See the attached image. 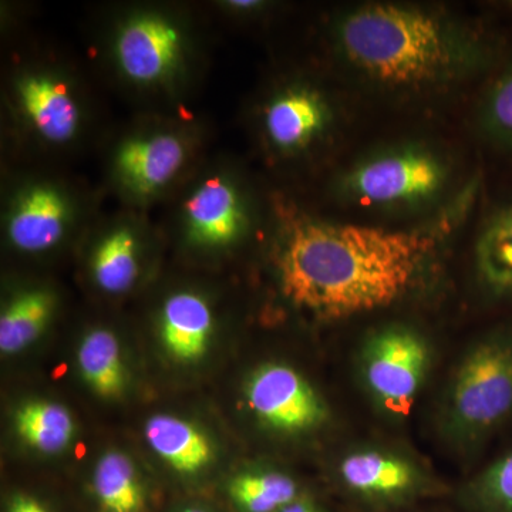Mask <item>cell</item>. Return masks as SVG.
Here are the masks:
<instances>
[{
    "label": "cell",
    "instance_id": "4316f807",
    "mask_svg": "<svg viewBox=\"0 0 512 512\" xmlns=\"http://www.w3.org/2000/svg\"><path fill=\"white\" fill-rule=\"evenodd\" d=\"M232 5L235 6V8H241V9H252V8H258L259 2H232Z\"/></svg>",
    "mask_w": 512,
    "mask_h": 512
},
{
    "label": "cell",
    "instance_id": "44dd1931",
    "mask_svg": "<svg viewBox=\"0 0 512 512\" xmlns=\"http://www.w3.org/2000/svg\"><path fill=\"white\" fill-rule=\"evenodd\" d=\"M229 497L239 512H279L299 498L298 483L278 470H252L232 478Z\"/></svg>",
    "mask_w": 512,
    "mask_h": 512
},
{
    "label": "cell",
    "instance_id": "ffe728a7",
    "mask_svg": "<svg viewBox=\"0 0 512 512\" xmlns=\"http://www.w3.org/2000/svg\"><path fill=\"white\" fill-rule=\"evenodd\" d=\"M55 299L49 292L29 291L16 296L0 318V350L5 355L22 352L46 329Z\"/></svg>",
    "mask_w": 512,
    "mask_h": 512
},
{
    "label": "cell",
    "instance_id": "7c38bea8",
    "mask_svg": "<svg viewBox=\"0 0 512 512\" xmlns=\"http://www.w3.org/2000/svg\"><path fill=\"white\" fill-rule=\"evenodd\" d=\"M214 318L207 301L195 293H175L161 312V340L175 362L194 363L210 346Z\"/></svg>",
    "mask_w": 512,
    "mask_h": 512
},
{
    "label": "cell",
    "instance_id": "d6986e66",
    "mask_svg": "<svg viewBox=\"0 0 512 512\" xmlns=\"http://www.w3.org/2000/svg\"><path fill=\"white\" fill-rule=\"evenodd\" d=\"M15 429L20 439L39 453L55 454L70 446L76 424L62 404L33 400L19 407Z\"/></svg>",
    "mask_w": 512,
    "mask_h": 512
},
{
    "label": "cell",
    "instance_id": "f1b7e54d",
    "mask_svg": "<svg viewBox=\"0 0 512 512\" xmlns=\"http://www.w3.org/2000/svg\"><path fill=\"white\" fill-rule=\"evenodd\" d=\"M507 8L512 10V2L507 3Z\"/></svg>",
    "mask_w": 512,
    "mask_h": 512
},
{
    "label": "cell",
    "instance_id": "8fae6325",
    "mask_svg": "<svg viewBox=\"0 0 512 512\" xmlns=\"http://www.w3.org/2000/svg\"><path fill=\"white\" fill-rule=\"evenodd\" d=\"M185 151L180 138L157 134L127 141L117 156L121 180L138 194H153L180 170Z\"/></svg>",
    "mask_w": 512,
    "mask_h": 512
},
{
    "label": "cell",
    "instance_id": "6da1fadb",
    "mask_svg": "<svg viewBox=\"0 0 512 512\" xmlns=\"http://www.w3.org/2000/svg\"><path fill=\"white\" fill-rule=\"evenodd\" d=\"M439 234L437 228L293 222L278 256L282 292L325 320L389 308L416 285Z\"/></svg>",
    "mask_w": 512,
    "mask_h": 512
},
{
    "label": "cell",
    "instance_id": "7a4b0ae2",
    "mask_svg": "<svg viewBox=\"0 0 512 512\" xmlns=\"http://www.w3.org/2000/svg\"><path fill=\"white\" fill-rule=\"evenodd\" d=\"M340 50L384 86L419 89L454 79L487 56L473 36L416 6L373 3L350 10L338 28Z\"/></svg>",
    "mask_w": 512,
    "mask_h": 512
},
{
    "label": "cell",
    "instance_id": "277c9868",
    "mask_svg": "<svg viewBox=\"0 0 512 512\" xmlns=\"http://www.w3.org/2000/svg\"><path fill=\"white\" fill-rule=\"evenodd\" d=\"M433 366V346L419 329L389 323L373 330L360 348L357 372L376 409L406 419Z\"/></svg>",
    "mask_w": 512,
    "mask_h": 512
},
{
    "label": "cell",
    "instance_id": "4fadbf2b",
    "mask_svg": "<svg viewBox=\"0 0 512 512\" xmlns=\"http://www.w3.org/2000/svg\"><path fill=\"white\" fill-rule=\"evenodd\" d=\"M330 120L328 104L308 89L279 94L265 111V128L276 147L295 150L318 137Z\"/></svg>",
    "mask_w": 512,
    "mask_h": 512
},
{
    "label": "cell",
    "instance_id": "484cf974",
    "mask_svg": "<svg viewBox=\"0 0 512 512\" xmlns=\"http://www.w3.org/2000/svg\"><path fill=\"white\" fill-rule=\"evenodd\" d=\"M279 512H326L322 507L312 503L309 500H303V498H298V500L293 501V503L286 505L285 508H282Z\"/></svg>",
    "mask_w": 512,
    "mask_h": 512
},
{
    "label": "cell",
    "instance_id": "83f0119b",
    "mask_svg": "<svg viewBox=\"0 0 512 512\" xmlns=\"http://www.w3.org/2000/svg\"><path fill=\"white\" fill-rule=\"evenodd\" d=\"M180 512H212V511L207 510V508H204V507H197V505H192V507H185L184 510H181Z\"/></svg>",
    "mask_w": 512,
    "mask_h": 512
},
{
    "label": "cell",
    "instance_id": "52a82bcc",
    "mask_svg": "<svg viewBox=\"0 0 512 512\" xmlns=\"http://www.w3.org/2000/svg\"><path fill=\"white\" fill-rule=\"evenodd\" d=\"M245 399L256 419L278 433H312L330 417L318 390L285 363H265L255 369L245 387Z\"/></svg>",
    "mask_w": 512,
    "mask_h": 512
},
{
    "label": "cell",
    "instance_id": "8992f818",
    "mask_svg": "<svg viewBox=\"0 0 512 512\" xmlns=\"http://www.w3.org/2000/svg\"><path fill=\"white\" fill-rule=\"evenodd\" d=\"M340 484L373 507H399L436 493L439 483L416 458L386 447H357L340 458Z\"/></svg>",
    "mask_w": 512,
    "mask_h": 512
},
{
    "label": "cell",
    "instance_id": "2e32d148",
    "mask_svg": "<svg viewBox=\"0 0 512 512\" xmlns=\"http://www.w3.org/2000/svg\"><path fill=\"white\" fill-rule=\"evenodd\" d=\"M20 103L36 130L46 140L63 143L76 133L79 109L66 84L33 76L19 86Z\"/></svg>",
    "mask_w": 512,
    "mask_h": 512
},
{
    "label": "cell",
    "instance_id": "9a60e30c",
    "mask_svg": "<svg viewBox=\"0 0 512 512\" xmlns=\"http://www.w3.org/2000/svg\"><path fill=\"white\" fill-rule=\"evenodd\" d=\"M144 434L151 450L185 476L201 473L214 460L210 439L190 421L157 414L147 421Z\"/></svg>",
    "mask_w": 512,
    "mask_h": 512
},
{
    "label": "cell",
    "instance_id": "ac0fdd59",
    "mask_svg": "<svg viewBox=\"0 0 512 512\" xmlns=\"http://www.w3.org/2000/svg\"><path fill=\"white\" fill-rule=\"evenodd\" d=\"M93 491L103 512H144L146 493L133 461L119 451L101 456L93 473Z\"/></svg>",
    "mask_w": 512,
    "mask_h": 512
},
{
    "label": "cell",
    "instance_id": "5b68a950",
    "mask_svg": "<svg viewBox=\"0 0 512 512\" xmlns=\"http://www.w3.org/2000/svg\"><path fill=\"white\" fill-rule=\"evenodd\" d=\"M446 161L427 147L383 151L356 164L343 178V192L363 207L409 208L427 204L446 188Z\"/></svg>",
    "mask_w": 512,
    "mask_h": 512
},
{
    "label": "cell",
    "instance_id": "9c48e42d",
    "mask_svg": "<svg viewBox=\"0 0 512 512\" xmlns=\"http://www.w3.org/2000/svg\"><path fill=\"white\" fill-rule=\"evenodd\" d=\"M191 238L207 247H225L239 237L245 214L237 191L222 178L202 183L185 202Z\"/></svg>",
    "mask_w": 512,
    "mask_h": 512
},
{
    "label": "cell",
    "instance_id": "30bf717a",
    "mask_svg": "<svg viewBox=\"0 0 512 512\" xmlns=\"http://www.w3.org/2000/svg\"><path fill=\"white\" fill-rule=\"evenodd\" d=\"M474 272L488 298L512 301V198L498 205L478 232Z\"/></svg>",
    "mask_w": 512,
    "mask_h": 512
},
{
    "label": "cell",
    "instance_id": "603a6c76",
    "mask_svg": "<svg viewBox=\"0 0 512 512\" xmlns=\"http://www.w3.org/2000/svg\"><path fill=\"white\" fill-rule=\"evenodd\" d=\"M461 500L470 512H512V446L468 481Z\"/></svg>",
    "mask_w": 512,
    "mask_h": 512
},
{
    "label": "cell",
    "instance_id": "cb8c5ba5",
    "mask_svg": "<svg viewBox=\"0 0 512 512\" xmlns=\"http://www.w3.org/2000/svg\"><path fill=\"white\" fill-rule=\"evenodd\" d=\"M480 124L485 136L512 153V59L485 93Z\"/></svg>",
    "mask_w": 512,
    "mask_h": 512
},
{
    "label": "cell",
    "instance_id": "ba28073f",
    "mask_svg": "<svg viewBox=\"0 0 512 512\" xmlns=\"http://www.w3.org/2000/svg\"><path fill=\"white\" fill-rule=\"evenodd\" d=\"M180 53V33L160 16L130 20L117 40L121 70L138 83L164 79L177 66Z\"/></svg>",
    "mask_w": 512,
    "mask_h": 512
},
{
    "label": "cell",
    "instance_id": "e0dca14e",
    "mask_svg": "<svg viewBox=\"0 0 512 512\" xmlns=\"http://www.w3.org/2000/svg\"><path fill=\"white\" fill-rule=\"evenodd\" d=\"M80 373L94 393L117 399L126 390L127 375L119 340L106 329H94L84 336L77 350Z\"/></svg>",
    "mask_w": 512,
    "mask_h": 512
},
{
    "label": "cell",
    "instance_id": "3957f363",
    "mask_svg": "<svg viewBox=\"0 0 512 512\" xmlns=\"http://www.w3.org/2000/svg\"><path fill=\"white\" fill-rule=\"evenodd\" d=\"M512 420V326L478 338L461 357L439 413L443 440L458 450L483 446Z\"/></svg>",
    "mask_w": 512,
    "mask_h": 512
},
{
    "label": "cell",
    "instance_id": "5bb4252c",
    "mask_svg": "<svg viewBox=\"0 0 512 512\" xmlns=\"http://www.w3.org/2000/svg\"><path fill=\"white\" fill-rule=\"evenodd\" d=\"M67 222L66 200L52 187H35L23 194L9 221V238L20 251L55 247Z\"/></svg>",
    "mask_w": 512,
    "mask_h": 512
},
{
    "label": "cell",
    "instance_id": "d4e9b609",
    "mask_svg": "<svg viewBox=\"0 0 512 512\" xmlns=\"http://www.w3.org/2000/svg\"><path fill=\"white\" fill-rule=\"evenodd\" d=\"M8 512H50L45 505L30 495L16 494L10 500Z\"/></svg>",
    "mask_w": 512,
    "mask_h": 512
},
{
    "label": "cell",
    "instance_id": "7402d4cb",
    "mask_svg": "<svg viewBox=\"0 0 512 512\" xmlns=\"http://www.w3.org/2000/svg\"><path fill=\"white\" fill-rule=\"evenodd\" d=\"M138 272L136 239L127 229L109 235L97 248L93 274L97 285L109 293L127 291Z\"/></svg>",
    "mask_w": 512,
    "mask_h": 512
}]
</instances>
